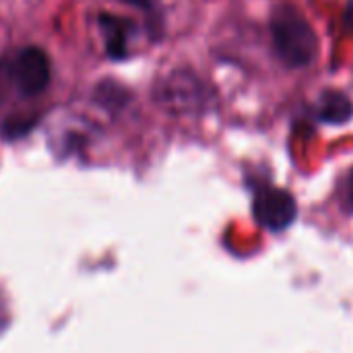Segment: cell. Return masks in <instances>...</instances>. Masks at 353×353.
<instances>
[{"mask_svg":"<svg viewBox=\"0 0 353 353\" xmlns=\"http://www.w3.org/2000/svg\"><path fill=\"white\" fill-rule=\"evenodd\" d=\"M269 25L273 50L288 68H308L316 60L319 35L310 21L296 6H275Z\"/></svg>","mask_w":353,"mask_h":353,"instance_id":"cell-1","label":"cell"},{"mask_svg":"<svg viewBox=\"0 0 353 353\" xmlns=\"http://www.w3.org/2000/svg\"><path fill=\"white\" fill-rule=\"evenodd\" d=\"M159 101L170 112L194 114L207 108L209 91L196 74L188 70H176L159 85Z\"/></svg>","mask_w":353,"mask_h":353,"instance_id":"cell-2","label":"cell"},{"mask_svg":"<svg viewBox=\"0 0 353 353\" xmlns=\"http://www.w3.org/2000/svg\"><path fill=\"white\" fill-rule=\"evenodd\" d=\"M252 213L259 225L271 232H283L298 217V203L292 192L277 186H261L254 192Z\"/></svg>","mask_w":353,"mask_h":353,"instance_id":"cell-3","label":"cell"},{"mask_svg":"<svg viewBox=\"0 0 353 353\" xmlns=\"http://www.w3.org/2000/svg\"><path fill=\"white\" fill-rule=\"evenodd\" d=\"M10 77L21 95H39L50 83V60L39 48H23L10 66Z\"/></svg>","mask_w":353,"mask_h":353,"instance_id":"cell-4","label":"cell"},{"mask_svg":"<svg viewBox=\"0 0 353 353\" xmlns=\"http://www.w3.org/2000/svg\"><path fill=\"white\" fill-rule=\"evenodd\" d=\"M314 116L323 124H345L353 118L352 99L337 89H327L319 97L314 108Z\"/></svg>","mask_w":353,"mask_h":353,"instance_id":"cell-5","label":"cell"},{"mask_svg":"<svg viewBox=\"0 0 353 353\" xmlns=\"http://www.w3.org/2000/svg\"><path fill=\"white\" fill-rule=\"evenodd\" d=\"M99 27L105 37V48L112 58H122L126 54V39H128V23L120 21L112 14H103L99 19Z\"/></svg>","mask_w":353,"mask_h":353,"instance_id":"cell-6","label":"cell"},{"mask_svg":"<svg viewBox=\"0 0 353 353\" xmlns=\"http://www.w3.org/2000/svg\"><path fill=\"white\" fill-rule=\"evenodd\" d=\"M29 128H31V120L10 118V120H6V124H4V134L10 137V139H14V137L25 134V130H29Z\"/></svg>","mask_w":353,"mask_h":353,"instance_id":"cell-7","label":"cell"},{"mask_svg":"<svg viewBox=\"0 0 353 353\" xmlns=\"http://www.w3.org/2000/svg\"><path fill=\"white\" fill-rule=\"evenodd\" d=\"M343 29L347 33H353V2H350V6L343 12Z\"/></svg>","mask_w":353,"mask_h":353,"instance_id":"cell-8","label":"cell"},{"mask_svg":"<svg viewBox=\"0 0 353 353\" xmlns=\"http://www.w3.org/2000/svg\"><path fill=\"white\" fill-rule=\"evenodd\" d=\"M120 2L132 4V6H137V8H143V10H149V8H151V0H120Z\"/></svg>","mask_w":353,"mask_h":353,"instance_id":"cell-9","label":"cell"},{"mask_svg":"<svg viewBox=\"0 0 353 353\" xmlns=\"http://www.w3.org/2000/svg\"><path fill=\"white\" fill-rule=\"evenodd\" d=\"M350 184H347V196H350V205H352L353 209V170L352 174H350V180H347Z\"/></svg>","mask_w":353,"mask_h":353,"instance_id":"cell-10","label":"cell"}]
</instances>
